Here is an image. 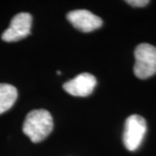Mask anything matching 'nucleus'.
I'll return each mask as SVG.
<instances>
[{"label": "nucleus", "instance_id": "1", "mask_svg": "<svg viewBox=\"0 0 156 156\" xmlns=\"http://www.w3.org/2000/svg\"><path fill=\"white\" fill-rule=\"evenodd\" d=\"M54 124L52 115L46 110H35L27 114L23 131L34 143L45 140L51 134Z\"/></svg>", "mask_w": 156, "mask_h": 156}, {"label": "nucleus", "instance_id": "2", "mask_svg": "<svg viewBox=\"0 0 156 156\" xmlns=\"http://www.w3.org/2000/svg\"><path fill=\"white\" fill-rule=\"evenodd\" d=\"M156 73V47L147 43L135 49L134 74L140 79H147Z\"/></svg>", "mask_w": 156, "mask_h": 156}, {"label": "nucleus", "instance_id": "3", "mask_svg": "<svg viewBox=\"0 0 156 156\" xmlns=\"http://www.w3.org/2000/svg\"><path fill=\"white\" fill-rule=\"evenodd\" d=\"M147 131L145 119L139 115H132L125 122L123 133L124 145L129 151L137 150L143 141Z\"/></svg>", "mask_w": 156, "mask_h": 156}, {"label": "nucleus", "instance_id": "4", "mask_svg": "<svg viewBox=\"0 0 156 156\" xmlns=\"http://www.w3.org/2000/svg\"><path fill=\"white\" fill-rule=\"evenodd\" d=\"M33 17L27 12H20L11 20L9 27L2 34V40L5 42H17L30 34Z\"/></svg>", "mask_w": 156, "mask_h": 156}, {"label": "nucleus", "instance_id": "5", "mask_svg": "<svg viewBox=\"0 0 156 156\" xmlns=\"http://www.w3.org/2000/svg\"><path fill=\"white\" fill-rule=\"evenodd\" d=\"M67 20L75 29L83 33L92 32L102 26L101 17L85 9H77L68 12Z\"/></svg>", "mask_w": 156, "mask_h": 156}, {"label": "nucleus", "instance_id": "6", "mask_svg": "<svg viewBox=\"0 0 156 156\" xmlns=\"http://www.w3.org/2000/svg\"><path fill=\"white\" fill-rule=\"evenodd\" d=\"M96 86V78L90 73H81L63 84L66 92L73 96H88Z\"/></svg>", "mask_w": 156, "mask_h": 156}, {"label": "nucleus", "instance_id": "7", "mask_svg": "<svg viewBox=\"0 0 156 156\" xmlns=\"http://www.w3.org/2000/svg\"><path fill=\"white\" fill-rule=\"evenodd\" d=\"M17 98V89L11 84L0 83V115L8 111Z\"/></svg>", "mask_w": 156, "mask_h": 156}, {"label": "nucleus", "instance_id": "8", "mask_svg": "<svg viewBox=\"0 0 156 156\" xmlns=\"http://www.w3.org/2000/svg\"><path fill=\"white\" fill-rule=\"evenodd\" d=\"M126 2L134 7H144V6L149 4L148 0H128Z\"/></svg>", "mask_w": 156, "mask_h": 156}]
</instances>
